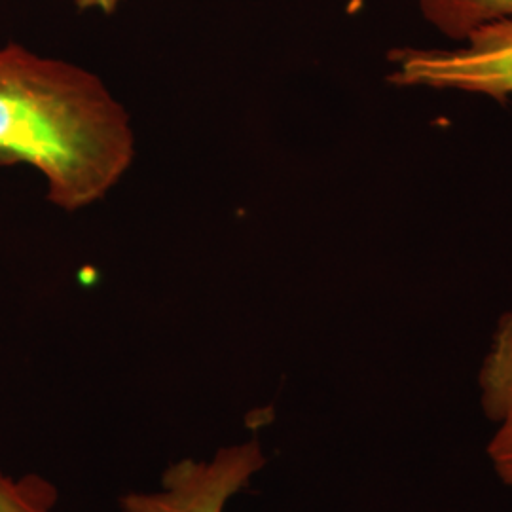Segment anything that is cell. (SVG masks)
<instances>
[{
    "label": "cell",
    "mask_w": 512,
    "mask_h": 512,
    "mask_svg": "<svg viewBox=\"0 0 512 512\" xmlns=\"http://www.w3.org/2000/svg\"><path fill=\"white\" fill-rule=\"evenodd\" d=\"M128 109L71 61L0 46V165H29L65 213L105 200L135 162Z\"/></svg>",
    "instance_id": "1"
},
{
    "label": "cell",
    "mask_w": 512,
    "mask_h": 512,
    "mask_svg": "<svg viewBox=\"0 0 512 512\" xmlns=\"http://www.w3.org/2000/svg\"><path fill=\"white\" fill-rule=\"evenodd\" d=\"M264 465L260 442L249 440L222 448L211 461L183 459L171 465L162 492L124 495L120 505L124 512H224L230 497Z\"/></svg>",
    "instance_id": "2"
},
{
    "label": "cell",
    "mask_w": 512,
    "mask_h": 512,
    "mask_svg": "<svg viewBox=\"0 0 512 512\" xmlns=\"http://www.w3.org/2000/svg\"><path fill=\"white\" fill-rule=\"evenodd\" d=\"M463 42L465 46L452 50H414L408 61L410 82L505 101L512 95V19L482 25Z\"/></svg>",
    "instance_id": "3"
},
{
    "label": "cell",
    "mask_w": 512,
    "mask_h": 512,
    "mask_svg": "<svg viewBox=\"0 0 512 512\" xmlns=\"http://www.w3.org/2000/svg\"><path fill=\"white\" fill-rule=\"evenodd\" d=\"M476 385L480 410L492 425L486 456L495 476L512 488V308L495 325Z\"/></svg>",
    "instance_id": "4"
},
{
    "label": "cell",
    "mask_w": 512,
    "mask_h": 512,
    "mask_svg": "<svg viewBox=\"0 0 512 512\" xmlns=\"http://www.w3.org/2000/svg\"><path fill=\"white\" fill-rule=\"evenodd\" d=\"M416 4L433 29L456 42L482 25L512 19V0H416Z\"/></svg>",
    "instance_id": "5"
},
{
    "label": "cell",
    "mask_w": 512,
    "mask_h": 512,
    "mask_svg": "<svg viewBox=\"0 0 512 512\" xmlns=\"http://www.w3.org/2000/svg\"><path fill=\"white\" fill-rule=\"evenodd\" d=\"M57 490L42 476L14 480L0 473V512H54Z\"/></svg>",
    "instance_id": "6"
},
{
    "label": "cell",
    "mask_w": 512,
    "mask_h": 512,
    "mask_svg": "<svg viewBox=\"0 0 512 512\" xmlns=\"http://www.w3.org/2000/svg\"><path fill=\"white\" fill-rule=\"evenodd\" d=\"M74 6L82 12H99L110 16L114 12H118V8L126 2V0H69Z\"/></svg>",
    "instance_id": "7"
}]
</instances>
